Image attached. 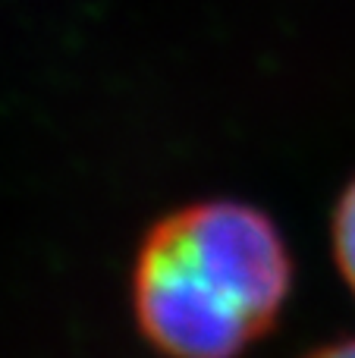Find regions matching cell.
Masks as SVG:
<instances>
[{
  "label": "cell",
  "mask_w": 355,
  "mask_h": 358,
  "mask_svg": "<svg viewBox=\"0 0 355 358\" xmlns=\"http://www.w3.org/2000/svg\"><path fill=\"white\" fill-rule=\"evenodd\" d=\"M132 315L164 358H239L293 289V255L268 210L201 198L148 227L132 261Z\"/></svg>",
  "instance_id": "1"
},
{
  "label": "cell",
  "mask_w": 355,
  "mask_h": 358,
  "mask_svg": "<svg viewBox=\"0 0 355 358\" xmlns=\"http://www.w3.org/2000/svg\"><path fill=\"white\" fill-rule=\"evenodd\" d=\"M305 358H355V340H337V343H327V346L314 349L312 355Z\"/></svg>",
  "instance_id": "3"
},
{
  "label": "cell",
  "mask_w": 355,
  "mask_h": 358,
  "mask_svg": "<svg viewBox=\"0 0 355 358\" xmlns=\"http://www.w3.org/2000/svg\"><path fill=\"white\" fill-rule=\"evenodd\" d=\"M331 252L343 283L355 296V176L343 185L331 214Z\"/></svg>",
  "instance_id": "2"
}]
</instances>
